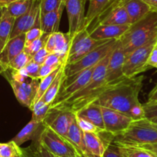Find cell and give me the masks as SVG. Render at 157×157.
I'll list each match as a JSON object with an SVG mask.
<instances>
[{
	"mask_svg": "<svg viewBox=\"0 0 157 157\" xmlns=\"http://www.w3.org/2000/svg\"><path fill=\"white\" fill-rule=\"evenodd\" d=\"M143 79L144 76L140 75L109 84L93 102L129 116L131 108L140 102L139 95L143 88Z\"/></svg>",
	"mask_w": 157,
	"mask_h": 157,
	"instance_id": "1",
	"label": "cell"
},
{
	"mask_svg": "<svg viewBox=\"0 0 157 157\" xmlns=\"http://www.w3.org/2000/svg\"><path fill=\"white\" fill-rule=\"evenodd\" d=\"M112 52H110L103 59L101 60L96 65L91 78L82 90L54 108L68 109L73 113H75L86 105L96 100L102 90L109 85L106 82L105 75Z\"/></svg>",
	"mask_w": 157,
	"mask_h": 157,
	"instance_id": "2",
	"label": "cell"
},
{
	"mask_svg": "<svg viewBox=\"0 0 157 157\" xmlns=\"http://www.w3.org/2000/svg\"><path fill=\"white\" fill-rule=\"evenodd\" d=\"M157 38V10H153L138 22L132 24L118 44L127 56L135 49Z\"/></svg>",
	"mask_w": 157,
	"mask_h": 157,
	"instance_id": "3",
	"label": "cell"
},
{
	"mask_svg": "<svg viewBox=\"0 0 157 157\" xmlns=\"http://www.w3.org/2000/svg\"><path fill=\"white\" fill-rule=\"evenodd\" d=\"M157 143V124L149 119L132 120L127 129L114 135L113 143L119 146H139Z\"/></svg>",
	"mask_w": 157,
	"mask_h": 157,
	"instance_id": "4",
	"label": "cell"
},
{
	"mask_svg": "<svg viewBox=\"0 0 157 157\" xmlns=\"http://www.w3.org/2000/svg\"><path fill=\"white\" fill-rule=\"evenodd\" d=\"M117 40L118 39H110L104 44L93 49L78 61L66 64L64 69L65 76H74L85 69L96 66L115 49L117 44Z\"/></svg>",
	"mask_w": 157,
	"mask_h": 157,
	"instance_id": "5",
	"label": "cell"
},
{
	"mask_svg": "<svg viewBox=\"0 0 157 157\" xmlns=\"http://www.w3.org/2000/svg\"><path fill=\"white\" fill-rule=\"evenodd\" d=\"M156 43L157 38L135 49L126 56L123 66V73L125 77L132 78L150 69L147 66V61L151 51Z\"/></svg>",
	"mask_w": 157,
	"mask_h": 157,
	"instance_id": "6",
	"label": "cell"
},
{
	"mask_svg": "<svg viewBox=\"0 0 157 157\" xmlns=\"http://www.w3.org/2000/svg\"><path fill=\"white\" fill-rule=\"evenodd\" d=\"M110 40V39H109ZM109 40H96L91 38L87 29H82L71 38L70 46L67 55L66 64L82 59L93 49L104 44Z\"/></svg>",
	"mask_w": 157,
	"mask_h": 157,
	"instance_id": "7",
	"label": "cell"
},
{
	"mask_svg": "<svg viewBox=\"0 0 157 157\" xmlns=\"http://www.w3.org/2000/svg\"><path fill=\"white\" fill-rule=\"evenodd\" d=\"M37 141L49 152L59 157L78 155L70 142L47 126H44Z\"/></svg>",
	"mask_w": 157,
	"mask_h": 157,
	"instance_id": "8",
	"label": "cell"
},
{
	"mask_svg": "<svg viewBox=\"0 0 157 157\" xmlns=\"http://www.w3.org/2000/svg\"><path fill=\"white\" fill-rule=\"evenodd\" d=\"M75 116V113L68 109L50 108L43 120V125L49 127L68 140V131Z\"/></svg>",
	"mask_w": 157,
	"mask_h": 157,
	"instance_id": "9",
	"label": "cell"
},
{
	"mask_svg": "<svg viewBox=\"0 0 157 157\" xmlns=\"http://www.w3.org/2000/svg\"><path fill=\"white\" fill-rule=\"evenodd\" d=\"M86 146L92 157H102L105 149L113 143L114 135L106 130L99 132H83Z\"/></svg>",
	"mask_w": 157,
	"mask_h": 157,
	"instance_id": "10",
	"label": "cell"
},
{
	"mask_svg": "<svg viewBox=\"0 0 157 157\" xmlns=\"http://www.w3.org/2000/svg\"><path fill=\"white\" fill-rule=\"evenodd\" d=\"M105 130L113 133H119L127 129L132 123V119L116 110L101 106Z\"/></svg>",
	"mask_w": 157,
	"mask_h": 157,
	"instance_id": "11",
	"label": "cell"
},
{
	"mask_svg": "<svg viewBox=\"0 0 157 157\" xmlns=\"http://www.w3.org/2000/svg\"><path fill=\"white\" fill-rule=\"evenodd\" d=\"M125 59H126V54L123 52L122 48L119 46L117 40V44L110 55L108 66H107L106 75H105L107 84L115 83L126 78L123 73V66Z\"/></svg>",
	"mask_w": 157,
	"mask_h": 157,
	"instance_id": "12",
	"label": "cell"
},
{
	"mask_svg": "<svg viewBox=\"0 0 157 157\" xmlns=\"http://www.w3.org/2000/svg\"><path fill=\"white\" fill-rule=\"evenodd\" d=\"M66 8L69 19V34L71 38L82 29L85 5L82 0H66Z\"/></svg>",
	"mask_w": 157,
	"mask_h": 157,
	"instance_id": "13",
	"label": "cell"
},
{
	"mask_svg": "<svg viewBox=\"0 0 157 157\" xmlns=\"http://www.w3.org/2000/svg\"><path fill=\"white\" fill-rule=\"evenodd\" d=\"M40 2L41 0H34L31 8L27 13L16 18L10 39L19 35L25 34L33 26L38 14L40 13Z\"/></svg>",
	"mask_w": 157,
	"mask_h": 157,
	"instance_id": "14",
	"label": "cell"
},
{
	"mask_svg": "<svg viewBox=\"0 0 157 157\" xmlns=\"http://www.w3.org/2000/svg\"><path fill=\"white\" fill-rule=\"evenodd\" d=\"M97 25H131L130 19L127 12L120 1L112 6L99 19L96 23L92 25V28Z\"/></svg>",
	"mask_w": 157,
	"mask_h": 157,
	"instance_id": "15",
	"label": "cell"
},
{
	"mask_svg": "<svg viewBox=\"0 0 157 157\" xmlns=\"http://www.w3.org/2000/svg\"><path fill=\"white\" fill-rule=\"evenodd\" d=\"M25 46V34L19 35L10 39L0 53V65L4 72L8 69L10 62L24 50Z\"/></svg>",
	"mask_w": 157,
	"mask_h": 157,
	"instance_id": "16",
	"label": "cell"
},
{
	"mask_svg": "<svg viewBox=\"0 0 157 157\" xmlns=\"http://www.w3.org/2000/svg\"><path fill=\"white\" fill-rule=\"evenodd\" d=\"M131 25H97L89 30L91 38L96 40L120 39Z\"/></svg>",
	"mask_w": 157,
	"mask_h": 157,
	"instance_id": "17",
	"label": "cell"
},
{
	"mask_svg": "<svg viewBox=\"0 0 157 157\" xmlns=\"http://www.w3.org/2000/svg\"><path fill=\"white\" fill-rule=\"evenodd\" d=\"M74 113L76 116L90 122L100 129L102 130L105 129L102 109L99 104L93 102L86 105L85 106Z\"/></svg>",
	"mask_w": 157,
	"mask_h": 157,
	"instance_id": "18",
	"label": "cell"
},
{
	"mask_svg": "<svg viewBox=\"0 0 157 157\" xmlns=\"http://www.w3.org/2000/svg\"><path fill=\"white\" fill-rule=\"evenodd\" d=\"M120 3L127 12L131 25L140 21L153 10L142 0H120Z\"/></svg>",
	"mask_w": 157,
	"mask_h": 157,
	"instance_id": "19",
	"label": "cell"
},
{
	"mask_svg": "<svg viewBox=\"0 0 157 157\" xmlns=\"http://www.w3.org/2000/svg\"><path fill=\"white\" fill-rule=\"evenodd\" d=\"M65 8H66V0H64L60 4L59 6L55 10L49 12L46 14H41L40 13L41 27L43 33L52 34V33L58 32L60 19H61L62 14Z\"/></svg>",
	"mask_w": 157,
	"mask_h": 157,
	"instance_id": "20",
	"label": "cell"
},
{
	"mask_svg": "<svg viewBox=\"0 0 157 157\" xmlns=\"http://www.w3.org/2000/svg\"><path fill=\"white\" fill-rule=\"evenodd\" d=\"M68 140L75 148L78 154L84 155L87 157H92L86 146L83 131L78 126L75 116L69 126L68 131Z\"/></svg>",
	"mask_w": 157,
	"mask_h": 157,
	"instance_id": "21",
	"label": "cell"
},
{
	"mask_svg": "<svg viewBox=\"0 0 157 157\" xmlns=\"http://www.w3.org/2000/svg\"><path fill=\"white\" fill-rule=\"evenodd\" d=\"M110 0H90V6L85 16L82 29H88L108 10Z\"/></svg>",
	"mask_w": 157,
	"mask_h": 157,
	"instance_id": "22",
	"label": "cell"
},
{
	"mask_svg": "<svg viewBox=\"0 0 157 157\" xmlns=\"http://www.w3.org/2000/svg\"><path fill=\"white\" fill-rule=\"evenodd\" d=\"M15 18L12 17L6 12L3 8L1 9L0 14V53L5 47L7 42L10 40V34L13 30Z\"/></svg>",
	"mask_w": 157,
	"mask_h": 157,
	"instance_id": "23",
	"label": "cell"
},
{
	"mask_svg": "<svg viewBox=\"0 0 157 157\" xmlns=\"http://www.w3.org/2000/svg\"><path fill=\"white\" fill-rule=\"evenodd\" d=\"M43 125L42 123L36 121V120H31V121L22 129V130L13 139V141L17 145L20 146L25 142L29 140H34L38 133V130L39 129L40 126Z\"/></svg>",
	"mask_w": 157,
	"mask_h": 157,
	"instance_id": "24",
	"label": "cell"
},
{
	"mask_svg": "<svg viewBox=\"0 0 157 157\" xmlns=\"http://www.w3.org/2000/svg\"><path fill=\"white\" fill-rule=\"evenodd\" d=\"M56 38V47L54 53L56 54L64 63H66L67 55L70 46L71 37L69 33H63L61 32L54 33Z\"/></svg>",
	"mask_w": 157,
	"mask_h": 157,
	"instance_id": "25",
	"label": "cell"
},
{
	"mask_svg": "<svg viewBox=\"0 0 157 157\" xmlns=\"http://www.w3.org/2000/svg\"><path fill=\"white\" fill-rule=\"evenodd\" d=\"M65 66H66V63L61 66L59 72L57 74L55 79L52 81V82L51 83V85L49 86L48 90H46L45 94L43 95V97L40 99L43 101H44L46 104L52 103V102L54 100V99H55L56 95L58 94L59 91V89L60 87H61L63 81L65 78ZM40 99H39V100H40Z\"/></svg>",
	"mask_w": 157,
	"mask_h": 157,
	"instance_id": "26",
	"label": "cell"
},
{
	"mask_svg": "<svg viewBox=\"0 0 157 157\" xmlns=\"http://www.w3.org/2000/svg\"><path fill=\"white\" fill-rule=\"evenodd\" d=\"M33 1L34 0H18L3 9L10 16L16 19L29 11L33 5Z\"/></svg>",
	"mask_w": 157,
	"mask_h": 157,
	"instance_id": "27",
	"label": "cell"
},
{
	"mask_svg": "<svg viewBox=\"0 0 157 157\" xmlns=\"http://www.w3.org/2000/svg\"><path fill=\"white\" fill-rule=\"evenodd\" d=\"M7 79L10 82V85H11L12 88H13V92H14L15 96H16V99L19 101V103L22 104L24 106L30 108L32 104H33V101L29 97L26 92L22 88L21 84L19 82H16V81L13 80V78H10V77H7Z\"/></svg>",
	"mask_w": 157,
	"mask_h": 157,
	"instance_id": "28",
	"label": "cell"
},
{
	"mask_svg": "<svg viewBox=\"0 0 157 157\" xmlns=\"http://www.w3.org/2000/svg\"><path fill=\"white\" fill-rule=\"evenodd\" d=\"M22 153L25 157H59L49 152L38 141L30 147L22 149Z\"/></svg>",
	"mask_w": 157,
	"mask_h": 157,
	"instance_id": "29",
	"label": "cell"
},
{
	"mask_svg": "<svg viewBox=\"0 0 157 157\" xmlns=\"http://www.w3.org/2000/svg\"><path fill=\"white\" fill-rule=\"evenodd\" d=\"M63 65H62V66H63ZM61 66H60L59 68H58L57 69H56L54 72H52V73L49 74V75H47V76L44 77L43 78L40 79V82H39V88H38L37 93H36V96H35L34 99H33V104H32V105H34L35 103H36V102H37L39 99L43 97V96L45 94V93H46V90H48V88L49 87V86L51 85V83L52 82V81H53L54 79H55L56 77L57 74H58L59 72Z\"/></svg>",
	"mask_w": 157,
	"mask_h": 157,
	"instance_id": "30",
	"label": "cell"
},
{
	"mask_svg": "<svg viewBox=\"0 0 157 157\" xmlns=\"http://www.w3.org/2000/svg\"><path fill=\"white\" fill-rule=\"evenodd\" d=\"M50 108L51 104H46L42 99L39 100L36 103L32 105L29 109L33 112L32 120L43 123V120H45V118L49 113Z\"/></svg>",
	"mask_w": 157,
	"mask_h": 157,
	"instance_id": "31",
	"label": "cell"
},
{
	"mask_svg": "<svg viewBox=\"0 0 157 157\" xmlns=\"http://www.w3.org/2000/svg\"><path fill=\"white\" fill-rule=\"evenodd\" d=\"M22 149L13 140L6 143H0V156L1 157H20Z\"/></svg>",
	"mask_w": 157,
	"mask_h": 157,
	"instance_id": "32",
	"label": "cell"
},
{
	"mask_svg": "<svg viewBox=\"0 0 157 157\" xmlns=\"http://www.w3.org/2000/svg\"><path fill=\"white\" fill-rule=\"evenodd\" d=\"M43 31L41 27V18L40 13L38 14L33 26L25 33V45H29L36 39H39L43 35Z\"/></svg>",
	"mask_w": 157,
	"mask_h": 157,
	"instance_id": "33",
	"label": "cell"
},
{
	"mask_svg": "<svg viewBox=\"0 0 157 157\" xmlns=\"http://www.w3.org/2000/svg\"><path fill=\"white\" fill-rule=\"evenodd\" d=\"M49 35L48 33H43V36L39 39H36L35 41L31 43L29 45H25L24 48V51L31 58H33V56L39 51L41 49L46 46V43L48 40Z\"/></svg>",
	"mask_w": 157,
	"mask_h": 157,
	"instance_id": "34",
	"label": "cell"
},
{
	"mask_svg": "<svg viewBox=\"0 0 157 157\" xmlns=\"http://www.w3.org/2000/svg\"><path fill=\"white\" fill-rule=\"evenodd\" d=\"M31 59V57L23 50L21 53H19L17 56L15 57V58L10 62V63L9 64L8 66V69H12V70L16 71L20 70V69H23ZM8 69H7V70H8Z\"/></svg>",
	"mask_w": 157,
	"mask_h": 157,
	"instance_id": "35",
	"label": "cell"
},
{
	"mask_svg": "<svg viewBox=\"0 0 157 157\" xmlns=\"http://www.w3.org/2000/svg\"><path fill=\"white\" fill-rule=\"evenodd\" d=\"M120 147L126 157H154L150 152L142 148L136 147V146H130V147L120 146Z\"/></svg>",
	"mask_w": 157,
	"mask_h": 157,
	"instance_id": "36",
	"label": "cell"
},
{
	"mask_svg": "<svg viewBox=\"0 0 157 157\" xmlns=\"http://www.w3.org/2000/svg\"><path fill=\"white\" fill-rule=\"evenodd\" d=\"M64 0H41L40 2V13L46 14L49 12L58 8Z\"/></svg>",
	"mask_w": 157,
	"mask_h": 157,
	"instance_id": "37",
	"label": "cell"
},
{
	"mask_svg": "<svg viewBox=\"0 0 157 157\" xmlns=\"http://www.w3.org/2000/svg\"><path fill=\"white\" fill-rule=\"evenodd\" d=\"M40 66H39V64H37L34 61H33V59H31L23 69H20V71L24 75H27L29 78H38V73H39Z\"/></svg>",
	"mask_w": 157,
	"mask_h": 157,
	"instance_id": "38",
	"label": "cell"
},
{
	"mask_svg": "<svg viewBox=\"0 0 157 157\" xmlns=\"http://www.w3.org/2000/svg\"><path fill=\"white\" fill-rule=\"evenodd\" d=\"M75 119H76L77 123H78V126L80 127L83 132H99V131L102 130L99 128L96 127L93 124H92L90 122L86 121V120H83L82 118H79L78 116H75Z\"/></svg>",
	"mask_w": 157,
	"mask_h": 157,
	"instance_id": "39",
	"label": "cell"
},
{
	"mask_svg": "<svg viewBox=\"0 0 157 157\" xmlns=\"http://www.w3.org/2000/svg\"><path fill=\"white\" fill-rule=\"evenodd\" d=\"M129 117L132 118V120H139L146 118L143 104L139 102L133 105L129 111Z\"/></svg>",
	"mask_w": 157,
	"mask_h": 157,
	"instance_id": "40",
	"label": "cell"
},
{
	"mask_svg": "<svg viewBox=\"0 0 157 157\" xmlns=\"http://www.w3.org/2000/svg\"><path fill=\"white\" fill-rule=\"evenodd\" d=\"M102 157H126L119 146L112 143L107 147Z\"/></svg>",
	"mask_w": 157,
	"mask_h": 157,
	"instance_id": "41",
	"label": "cell"
},
{
	"mask_svg": "<svg viewBox=\"0 0 157 157\" xmlns=\"http://www.w3.org/2000/svg\"><path fill=\"white\" fill-rule=\"evenodd\" d=\"M146 118L150 119L157 116V101L155 102H146L143 104Z\"/></svg>",
	"mask_w": 157,
	"mask_h": 157,
	"instance_id": "42",
	"label": "cell"
},
{
	"mask_svg": "<svg viewBox=\"0 0 157 157\" xmlns=\"http://www.w3.org/2000/svg\"><path fill=\"white\" fill-rule=\"evenodd\" d=\"M49 52L46 50V48H43L39 51H38L36 54L33 56L32 59L33 61H34L35 63L39 64V66H42V65L44 64L45 61H46V58H47L48 55H49Z\"/></svg>",
	"mask_w": 157,
	"mask_h": 157,
	"instance_id": "43",
	"label": "cell"
},
{
	"mask_svg": "<svg viewBox=\"0 0 157 157\" xmlns=\"http://www.w3.org/2000/svg\"><path fill=\"white\" fill-rule=\"evenodd\" d=\"M65 63H64L56 54L50 53L48 55L44 64L50 66H60L63 64H65Z\"/></svg>",
	"mask_w": 157,
	"mask_h": 157,
	"instance_id": "44",
	"label": "cell"
},
{
	"mask_svg": "<svg viewBox=\"0 0 157 157\" xmlns=\"http://www.w3.org/2000/svg\"><path fill=\"white\" fill-rule=\"evenodd\" d=\"M60 66H50L45 64L42 65V66H40V68H39V73H38V78H39V79H42V78H43L44 77L47 76L49 74L52 73V72H54L56 69L59 68Z\"/></svg>",
	"mask_w": 157,
	"mask_h": 157,
	"instance_id": "45",
	"label": "cell"
},
{
	"mask_svg": "<svg viewBox=\"0 0 157 157\" xmlns=\"http://www.w3.org/2000/svg\"><path fill=\"white\" fill-rule=\"evenodd\" d=\"M147 66L150 69H152V68H156L157 69V43H155L153 49L151 51L150 55L148 59Z\"/></svg>",
	"mask_w": 157,
	"mask_h": 157,
	"instance_id": "46",
	"label": "cell"
},
{
	"mask_svg": "<svg viewBox=\"0 0 157 157\" xmlns=\"http://www.w3.org/2000/svg\"><path fill=\"white\" fill-rule=\"evenodd\" d=\"M55 47H56V38L54 36V33L49 35V38H48V40L46 43V46L45 48L46 49V50L49 52V53H54V51H55Z\"/></svg>",
	"mask_w": 157,
	"mask_h": 157,
	"instance_id": "47",
	"label": "cell"
},
{
	"mask_svg": "<svg viewBox=\"0 0 157 157\" xmlns=\"http://www.w3.org/2000/svg\"><path fill=\"white\" fill-rule=\"evenodd\" d=\"M136 147H140L142 149H145V150L148 151L150 152L154 157H157V143H152V144H145L142 145V146H136Z\"/></svg>",
	"mask_w": 157,
	"mask_h": 157,
	"instance_id": "48",
	"label": "cell"
},
{
	"mask_svg": "<svg viewBox=\"0 0 157 157\" xmlns=\"http://www.w3.org/2000/svg\"><path fill=\"white\" fill-rule=\"evenodd\" d=\"M155 101H157V83L149 93L147 102H155Z\"/></svg>",
	"mask_w": 157,
	"mask_h": 157,
	"instance_id": "49",
	"label": "cell"
},
{
	"mask_svg": "<svg viewBox=\"0 0 157 157\" xmlns=\"http://www.w3.org/2000/svg\"><path fill=\"white\" fill-rule=\"evenodd\" d=\"M142 1L149 6L152 10H157V0H142Z\"/></svg>",
	"mask_w": 157,
	"mask_h": 157,
	"instance_id": "50",
	"label": "cell"
},
{
	"mask_svg": "<svg viewBox=\"0 0 157 157\" xmlns=\"http://www.w3.org/2000/svg\"><path fill=\"white\" fill-rule=\"evenodd\" d=\"M16 1H18V0H0V9L5 8L7 6L16 2Z\"/></svg>",
	"mask_w": 157,
	"mask_h": 157,
	"instance_id": "51",
	"label": "cell"
},
{
	"mask_svg": "<svg viewBox=\"0 0 157 157\" xmlns=\"http://www.w3.org/2000/svg\"><path fill=\"white\" fill-rule=\"evenodd\" d=\"M120 0H110V4H109V9L110 8V7L112 6H113L114 5V4H116V3H117V2H120ZM108 9V10H109ZM100 16V17H101Z\"/></svg>",
	"mask_w": 157,
	"mask_h": 157,
	"instance_id": "52",
	"label": "cell"
},
{
	"mask_svg": "<svg viewBox=\"0 0 157 157\" xmlns=\"http://www.w3.org/2000/svg\"><path fill=\"white\" fill-rule=\"evenodd\" d=\"M149 120H150L152 122V123H155V124H157V116H154V117L150 118Z\"/></svg>",
	"mask_w": 157,
	"mask_h": 157,
	"instance_id": "53",
	"label": "cell"
},
{
	"mask_svg": "<svg viewBox=\"0 0 157 157\" xmlns=\"http://www.w3.org/2000/svg\"><path fill=\"white\" fill-rule=\"evenodd\" d=\"M2 72H4V69H2V66L0 65V73H2Z\"/></svg>",
	"mask_w": 157,
	"mask_h": 157,
	"instance_id": "54",
	"label": "cell"
},
{
	"mask_svg": "<svg viewBox=\"0 0 157 157\" xmlns=\"http://www.w3.org/2000/svg\"><path fill=\"white\" fill-rule=\"evenodd\" d=\"M77 157H87V156H86V155H81V154H78V155H77Z\"/></svg>",
	"mask_w": 157,
	"mask_h": 157,
	"instance_id": "55",
	"label": "cell"
},
{
	"mask_svg": "<svg viewBox=\"0 0 157 157\" xmlns=\"http://www.w3.org/2000/svg\"><path fill=\"white\" fill-rule=\"evenodd\" d=\"M63 157H77V155H66V156H63Z\"/></svg>",
	"mask_w": 157,
	"mask_h": 157,
	"instance_id": "56",
	"label": "cell"
},
{
	"mask_svg": "<svg viewBox=\"0 0 157 157\" xmlns=\"http://www.w3.org/2000/svg\"><path fill=\"white\" fill-rule=\"evenodd\" d=\"M82 2H83L84 5H86V2H87V0H82Z\"/></svg>",
	"mask_w": 157,
	"mask_h": 157,
	"instance_id": "57",
	"label": "cell"
},
{
	"mask_svg": "<svg viewBox=\"0 0 157 157\" xmlns=\"http://www.w3.org/2000/svg\"><path fill=\"white\" fill-rule=\"evenodd\" d=\"M20 157H25V156H24V155H22V154H21V156Z\"/></svg>",
	"mask_w": 157,
	"mask_h": 157,
	"instance_id": "58",
	"label": "cell"
},
{
	"mask_svg": "<svg viewBox=\"0 0 157 157\" xmlns=\"http://www.w3.org/2000/svg\"><path fill=\"white\" fill-rule=\"evenodd\" d=\"M0 157H1V156H0Z\"/></svg>",
	"mask_w": 157,
	"mask_h": 157,
	"instance_id": "59",
	"label": "cell"
}]
</instances>
